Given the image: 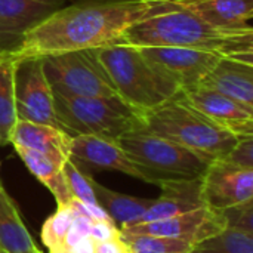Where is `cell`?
<instances>
[{"label": "cell", "instance_id": "cell-30", "mask_svg": "<svg viewBox=\"0 0 253 253\" xmlns=\"http://www.w3.org/2000/svg\"><path fill=\"white\" fill-rule=\"evenodd\" d=\"M95 253H130L126 243L122 240V237H114L107 242H101L95 245Z\"/></svg>", "mask_w": 253, "mask_h": 253}, {"label": "cell", "instance_id": "cell-1", "mask_svg": "<svg viewBox=\"0 0 253 253\" xmlns=\"http://www.w3.org/2000/svg\"><path fill=\"white\" fill-rule=\"evenodd\" d=\"M176 7L175 0H92L64 6L27 33L15 58L125 43L133 24Z\"/></svg>", "mask_w": 253, "mask_h": 253}, {"label": "cell", "instance_id": "cell-24", "mask_svg": "<svg viewBox=\"0 0 253 253\" xmlns=\"http://www.w3.org/2000/svg\"><path fill=\"white\" fill-rule=\"evenodd\" d=\"M190 253H253V234L225 228L196 245Z\"/></svg>", "mask_w": 253, "mask_h": 253}, {"label": "cell", "instance_id": "cell-14", "mask_svg": "<svg viewBox=\"0 0 253 253\" xmlns=\"http://www.w3.org/2000/svg\"><path fill=\"white\" fill-rule=\"evenodd\" d=\"M184 98L209 120L236 136L253 135V110L206 86L181 90Z\"/></svg>", "mask_w": 253, "mask_h": 253}, {"label": "cell", "instance_id": "cell-20", "mask_svg": "<svg viewBox=\"0 0 253 253\" xmlns=\"http://www.w3.org/2000/svg\"><path fill=\"white\" fill-rule=\"evenodd\" d=\"M0 251L6 253H37L27 227L24 225L15 202L0 187Z\"/></svg>", "mask_w": 253, "mask_h": 253}, {"label": "cell", "instance_id": "cell-4", "mask_svg": "<svg viewBox=\"0 0 253 253\" xmlns=\"http://www.w3.org/2000/svg\"><path fill=\"white\" fill-rule=\"evenodd\" d=\"M96 50L117 95L141 113L166 102L181 90L136 46L116 43Z\"/></svg>", "mask_w": 253, "mask_h": 253}, {"label": "cell", "instance_id": "cell-18", "mask_svg": "<svg viewBox=\"0 0 253 253\" xmlns=\"http://www.w3.org/2000/svg\"><path fill=\"white\" fill-rule=\"evenodd\" d=\"M176 4L218 28H249L253 16V0H176Z\"/></svg>", "mask_w": 253, "mask_h": 253}, {"label": "cell", "instance_id": "cell-25", "mask_svg": "<svg viewBox=\"0 0 253 253\" xmlns=\"http://www.w3.org/2000/svg\"><path fill=\"white\" fill-rule=\"evenodd\" d=\"M74 215L76 213L70 206H58L56 212L44 221L42 227V243L47 248V251L61 246L71 227Z\"/></svg>", "mask_w": 253, "mask_h": 253}, {"label": "cell", "instance_id": "cell-11", "mask_svg": "<svg viewBox=\"0 0 253 253\" xmlns=\"http://www.w3.org/2000/svg\"><path fill=\"white\" fill-rule=\"evenodd\" d=\"M205 206L224 211L253 200V169L233 166L224 160L209 165L202 178Z\"/></svg>", "mask_w": 253, "mask_h": 253}, {"label": "cell", "instance_id": "cell-6", "mask_svg": "<svg viewBox=\"0 0 253 253\" xmlns=\"http://www.w3.org/2000/svg\"><path fill=\"white\" fill-rule=\"evenodd\" d=\"M53 105L61 129L70 136L92 135L119 141L125 133L144 126L142 113L120 96L80 98L53 93Z\"/></svg>", "mask_w": 253, "mask_h": 253}, {"label": "cell", "instance_id": "cell-7", "mask_svg": "<svg viewBox=\"0 0 253 253\" xmlns=\"http://www.w3.org/2000/svg\"><path fill=\"white\" fill-rule=\"evenodd\" d=\"M40 59L53 93L80 98L119 96L96 49L43 55Z\"/></svg>", "mask_w": 253, "mask_h": 253}, {"label": "cell", "instance_id": "cell-29", "mask_svg": "<svg viewBox=\"0 0 253 253\" xmlns=\"http://www.w3.org/2000/svg\"><path fill=\"white\" fill-rule=\"evenodd\" d=\"M119 236H120V228H117V225L113 222L92 221V224H90L89 237H92L95 240V243L107 242V240H111Z\"/></svg>", "mask_w": 253, "mask_h": 253}, {"label": "cell", "instance_id": "cell-10", "mask_svg": "<svg viewBox=\"0 0 253 253\" xmlns=\"http://www.w3.org/2000/svg\"><path fill=\"white\" fill-rule=\"evenodd\" d=\"M225 228L227 227L221 211H213L208 206L168 219L120 227V230L125 233L172 237L184 240L193 246L219 234Z\"/></svg>", "mask_w": 253, "mask_h": 253}, {"label": "cell", "instance_id": "cell-19", "mask_svg": "<svg viewBox=\"0 0 253 253\" xmlns=\"http://www.w3.org/2000/svg\"><path fill=\"white\" fill-rule=\"evenodd\" d=\"M92 188L98 205L114 221V224L120 227L141 222L144 213L154 202V199L135 197V196H127L123 193L113 191L98 184L93 178H92Z\"/></svg>", "mask_w": 253, "mask_h": 253}, {"label": "cell", "instance_id": "cell-32", "mask_svg": "<svg viewBox=\"0 0 253 253\" xmlns=\"http://www.w3.org/2000/svg\"><path fill=\"white\" fill-rule=\"evenodd\" d=\"M0 253H6V252H4V251H0Z\"/></svg>", "mask_w": 253, "mask_h": 253}, {"label": "cell", "instance_id": "cell-23", "mask_svg": "<svg viewBox=\"0 0 253 253\" xmlns=\"http://www.w3.org/2000/svg\"><path fill=\"white\" fill-rule=\"evenodd\" d=\"M120 237L130 253H190L193 245L172 237L132 234L120 230Z\"/></svg>", "mask_w": 253, "mask_h": 253}, {"label": "cell", "instance_id": "cell-12", "mask_svg": "<svg viewBox=\"0 0 253 253\" xmlns=\"http://www.w3.org/2000/svg\"><path fill=\"white\" fill-rule=\"evenodd\" d=\"M67 0H0V55H15L27 33Z\"/></svg>", "mask_w": 253, "mask_h": 253}, {"label": "cell", "instance_id": "cell-15", "mask_svg": "<svg viewBox=\"0 0 253 253\" xmlns=\"http://www.w3.org/2000/svg\"><path fill=\"white\" fill-rule=\"evenodd\" d=\"M70 139L71 136L58 127L16 120L10 132L9 144L40 153L56 165L64 166L70 159Z\"/></svg>", "mask_w": 253, "mask_h": 253}, {"label": "cell", "instance_id": "cell-22", "mask_svg": "<svg viewBox=\"0 0 253 253\" xmlns=\"http://www.w3.org/2000/svg\"><path fill=\"white\" fill-rule=\"evenodd\" d=\"M15 55H0V145L9 144L10 132L16 123L13 96Z\"/></svg>", "mask_w": 253, "mask_h": 253}, {"label": "cell", "instance_id": "cell-8", "mask_svg": "<svg viewBox=\"0 0 253 253\" xmlns=\"http://www.w3.org/2000/svg\"><path fill=\"white\" fill-rule=\"evenodd\" d=\"M13 96L18 120L61 129L55 114L53 93L44 76L40 56H21L15 59Z\"/></svg>", "mask_w": 253, "mask_h": 253}, {"label": "cell", "instance_id": "cell-34", "mask_svg": "<svg viewBox=\"0 0 253 253\" xmlns=\"http://www.w3.org/2000/svg\"><path fill=\"white\" fill-rule=\"evenodd\" d=\"M0 187H1V184H0Z\"/></svg>", "mask_w": 253, "mask_h": 253}, {"label": "cell", "instance_id": "cell-13", "mask_svg": "<svg viewBox=\"0 0 253 253\" xmlns=\"http://www.w3.org/2000/svg\"><path fill=\"white\" fill-rule=\"evenodd\" d=\"M70 160L86 173L90 170H117L144 181L142 173L117 141L92 135L71 136Z\"/></svg>", "mask_w": 253, "mask_h": 253}, {"label": "cell", "instance_id": "cell-26", "mask_svg": "<svg viewBox=\"0 0 253 253\" xmlns=\"http://www.w3.org/2000/svg\"><path fill=\"white\" fill-rule=\"evenodd\" d=\"M62 173L67 182V187L73 196V199L86 203V205H98L95 199V193L92 188V175L80 170L70 159L62 166ZM99 206V205H98Z\"/></svg>", "mask_w": 253, "mask_h": 253}, {"label": "cell", "instance_id": "cell-31", "mask_svg": "<svg viewBox=\"0 0 253 253\" xmlns=\"http://www.w3.org/2000/svg\"><path fill=\"white\" fill-rule=\"evenodd\" d=\"M95 245L96 243H95V240L92 237H84L71 248L58 249V251H49V253H95Z\"/></svg>", "mask_w": 253, "mask_h": 253}, {"label": "cell", "instance_id": "cell-3", "mask_svg": "<svg viewBox=\"0 0 253 253\" xmlns=\"http://www.w3.org/2000/svg\"><path fill=\"white\" fill-rule=\"evenodd\" d=\"M147 130L163 136L211 162L222 160L237 144L239 136L222 129L196 110L179 90L166 102L142 113Z\"/></svg>", "mask_w": 253, "mask_h": 253}, {"label": "cell", "instance_id": "cell-5", "mask_svg": "<svg viewBox=\"0 0 253 253\" xmlns=\"http://www.w3.org/2000/svg\"><path fill=\"white\" fill-rule=\"evenodd\" d=\"M117 142L142 173L144 182L159 187L166 181L203 178L212 163L144 126L125 133Z\"/></svg>", "mask_w": 253, "mask_h": 253}, {"label": "cell", "instance_id": "cell-33", "mask_svg": "<svg viewBox=\"0 0 253 253\" xmlns=\"http://www.w3.org/2000/svg\"><path fill=\"white\" fill-rule=\"evenodd\" d=\"M37 253H43V252H42V251H39V252H37Z\"/></svg>", "mask_w": 253, "mask_h": 253}, {"label": "cell", "instance_id": "cell-28", "mask_svg": "<svg viewBox=\"0 0 253 253\" xmlns=\"http://www.w3.org/2000/svg\"><path fill=\"white\" fill-rule=\"evenodd\" d=\"M222 160L233 166L253 169V135L239 138L237 144Z\"/></svg>", "mask_w": 253, "mask_h": 253}, {"label": "cell", "instance_id": "cell-21", "mask_svg": "<svg viewBox=\"0 0 253 253\" xmlns=\"http://www.w3.org/2000/svg\"><path fill=\"white\" fill-rule=\"evenodd\" d=\"M16 154L21 157L27 169L52 193L55 197V202L58 206H68L73 200V196L67 187L62 166L56 165L50 159L44 157L40 153L22 148V147H13Z\"/></svg>", "mask_w": 253, "mask_h": 253}, {"label": "cell", "instance_id": "cell-27", "mask_svg": "<svg viewBox=\"0 0 253 253\" xmlns=\"http://www.w3.org/2000/svg\"><path fill=\"white\" fill-rule=\"evenodd\" d=\"M227 228L253 234V200L221 211Z\"/></svg>", "mask_w": 253, "mask_h": 253}, {"label": "cell", "instance_id": "cell-9", "mask_svg": "<svg viewBox=\"0 0 253 253\" xmlns=\"http://www.w3.org/2000/svg\"><path fill=\"white\" fill-rule=\"evenodd\" d=\"M141 53L170 77L181 90L199 86L222 58L216 53L173 46H144Z\"/></svg>", "mask_w": 253, "mask_h": 253}, {"label": "cell", "instance_id": "cell-2", "mask_svg": "<svg viewBox=\"0 0 253 253\" xmlns=\"http://www.w3.org/2000/svg\"><path fill=\"white\" fill-rule=\"evenodd\" d=\"M125 43L136 47H190L253 64L252 27L218 28L179 6L133 24L125 34Z\"/></svg>", "mask_w": 253, "mask_h": 253}, {"label": "cell", "instance_id": "cell-17", "mask_svg": "<svg viewBox=\"0 0 253 253\" xmlns=\"http://www.w3.org/2000/svg\"><path fill=\"white\" fill-rule=\"evenodd\" d=\"M199 86H206L253 110V64L222 56Z\"/></svg>", "mask_w": 253, "mask_h": 253}, {"label": "cell", "instance_id": "cell-16", "mask_svg": "<svg viewBox=\"0 0 253 253\" xmlns=\"http://www.w3.org/2000/svg\"><path fill=\"white\" fill-rule=\"evenodd\" d=\"M160 190L162 194L159 199H154L141 222L173 218L205 206L202 196V178L166 181L160 185Z\"/></svg>", "mask_w": 253, "mask_h": 253}]
</instances>
